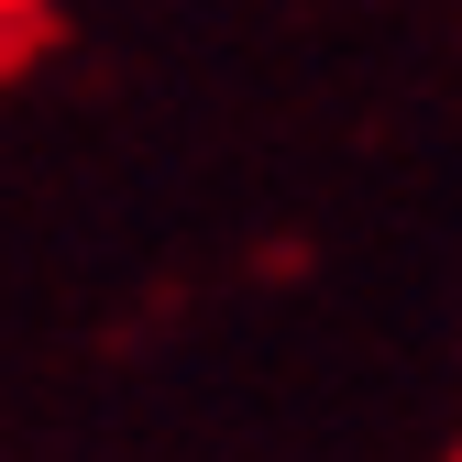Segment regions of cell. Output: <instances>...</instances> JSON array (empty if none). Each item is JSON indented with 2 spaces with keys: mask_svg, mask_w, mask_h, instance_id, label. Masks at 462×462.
Wrapping results in <instances>:
<instances>
[{
  "mask_svg": "<svg viewBox=\"0 0 462 462\" xmlns=\"http://www.w3.org/2000/svg\"><path fill=\"white\" fill-rule=\"evenodd\" d=\"M440 462H462V440H451V451H440Z\"/></svg>",
  "mask_w": 462,
  "mask_h": 462,
  "instance_id": "1",
  "label": "cell"
}]
</instances>
